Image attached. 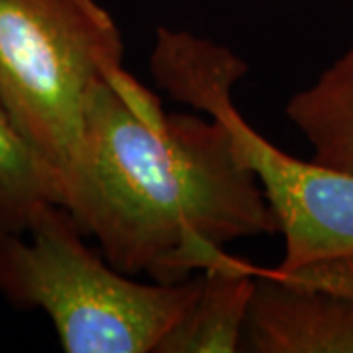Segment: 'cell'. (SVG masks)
<instances>
[{
	"mask_svg": "<svg viewBox=\"0 0 353 353\" xmlns=\"http://www.w3.org/2000/svg\"><path fill=\"white\" fill-rule=\"evenodd\" d=\"M63 206L108 263L155 283L202 273L232 241L277 234L226 126L208 114H169L126 67L94 90Z\"/></svg>",
	"mask_w": 353,
	"mask_h": 353,
	"instance_id": "obj_1",
	"label": "cell"
},
{
	"mask_svg": "<svg viewBox=\"0 0 353 353\" xmlns=\"http://www.w3.org/2000/svg\"><path fill=\"white\" fill-rule=\"evenodd\" d=\"M199 277L138 283L92 250L63 204L26 232L0 228V292L50 316L67 353H157L189 310Z\"/></svg>",
	"mask_w": 353,
	"mask_h": 353,
	"instance_id": "obj_2",
	"label": "cell"
},
{
	"mask_svg": "<svg viewBox=\"0 0 353 353\" xmlns=\"http://www.w3.org/2000/svg\"><path fill=\"white\" fill-rule=\"evenodd\" d=\"M124 51L97 0H0V101L63 185L94 90Z\"/></svg>",
	"mask_w": 353,
	"mask_h": 353,
	"instance_id": "obj_4",
	"label": "cell"
},
{
	"mask_svg": "<svg viewBox=\"0 0 353 353\" xmlns=\"http://www.w3.org/2000/svg\"><path fill=\"white\" fill-rule=\"evenodd\" d=\"M65 185L18 130L0 101V228L26 232L48 204H63Z\"/></svg>",
	"mask_w": 353,
	"mask_h": 353,
	"instance_id": "obj_8",
	"label": "cell"
},
{
	"mask_svg": "<svg viewBox=\"0 0 353 353\" xmlns=\"http://www.w3.org/2000/svg\"><path fill=\"white\" fill-rule=\"evenodd\" d=\"M241 352L353 353V299L257 267Z\"/></svg>",
	"mask_w": 353,
	"mask_h": 353,
	"instance_id": "obj_5",
	"label": "cell"
},
{
	"mask_svg": "<svg viewBox=\"0 0 353 353\" xmlns=\"http://www.w3.org/2000/svg\"><path fill=\"white\" fill-rule=\"evenodd\" d=\"M352 2H353V0H352Z\"/></svg>",
	"mask_w": 353,
	"mask_h": 353,
	"instance_id": "obj_9",
	"label": "cell"
},
{
	"mask_svg": "<svg viewBox=\"0 0 353 353\" xmlns=\"http://www.w3.org/2000/svg\"><path fill=\"white\" fill-rule=\"evenodd\" d=\"M150 69L176 102L226 126L234 150L259 181L285 240L277 267L353 257V173L299 159L263 138L234 104V87L248 73L232 50L190 32L161 28Z\"/></svg>",
	"mask_w": 353,
	"mask_h": 353,
	"instance_id": "obj_3",
	"label": "cell"
},
{
	"mask_svg": "<svg viewBox=\"0 0 353 353\" xmlns=\"http://www.w3.org/2000/svg\"><path fill=\"white\" fill-rule=\"evenodd\" d=\"M255 279L257 265L224 253L199 275L194 301L157 353L241 352Z\"/></svg>",
	"mask_w": 353,
	"mask_h": 353,
	"instance_id": "obj_6",
	"label": "cell"
},
{
	"mask_svg": "<svg viewBox=\"0 0 353 353\" xmlns=\"http://www.w3.org/2000/svg\"><path fill=\"white\" fill-rule=\"evenodd\" d=\"M285 112L310 143L314 161L353 173V48L292 94Z\"/></svg>",
	"mask_w": 353,
	"mask_h": 353,
	"instance_id": "obj_7",
	"label": "cell"
}]
</instances>
